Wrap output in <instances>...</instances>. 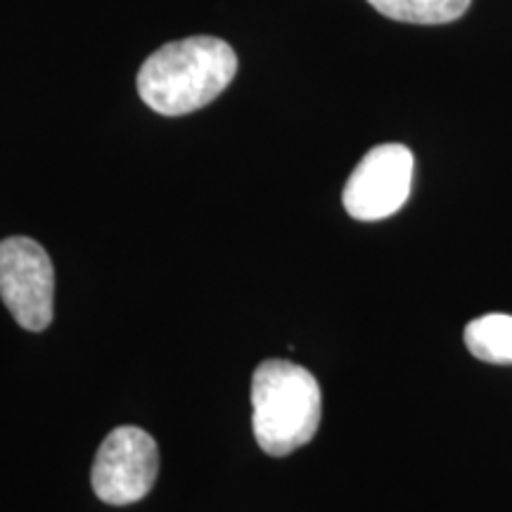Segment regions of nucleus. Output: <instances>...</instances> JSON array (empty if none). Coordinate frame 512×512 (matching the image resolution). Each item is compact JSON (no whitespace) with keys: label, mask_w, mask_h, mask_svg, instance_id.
Returning <instances> with one entry per match:
<instances>
[{"label":"nucleus","mask_w":512,"mask_h":512,"mask_svg":"<svg viewBox=\"0 0 512 512\" xmlns=\"http://www.w3.org/2000/svg\"><path fill=\"white\" fill-rule=\"evenodd\" d=\"M238 74V55L216 36L166 43L143 62L138 93L150 110L183 117L214 102Z\"/></svg>","instance_id":"obj_1"},{"label":"nucleus","mask_w":512,"mask_h":512,"mask_svg":"<svg viewBox=\"0 0 512 512\" xmlns=\"http://www.w3.org/2000/svg\"><path fill=\"white\" fill-rule=\"evenodd\" d=\"M252 430L268 456L283 458L316 437L323 415L320 384L292 361H264L252 377Z\"/></svg>","instance_id":"obj_2"},{"label":"nucleus","mask_w":512,"mask_h":512,"mask_svg":"<svg viewBox=\"0 0 512 512\" xmlns=\"http://www.w3.org/2000/svg\"><path fill=\"white\" fill-rule=\"evenodd\" d=\"M55 271L46 249L36 240L8 238L0 242V299L12 318L29 332L53 323Z\"/></svg>","instance_id":"obj_3"},{"label":"nucleus","mask_w":512,"mask_h":512,"mask_svg":"<svg viewBox=\"0 0 512 512\" xmlns=\"http://www.w3.org/2000/svg\"><path fill=\"white\" fill-rule=\"evenodd\" d=\"M157 472V441L140 427H117L98 448L91 472L93 491L107 505L138 503L152 491Z\"/></svg>","instance_id":"obj_4"},{"label":"nucleus","mask_w":512,"mask_h":512,"mask_svg":"<svg viewBox=\"0 0 512 512\" xmlns=\"http://www.w3.org/2000/svg\"><path fill=\"white\" fill-rule=\"evenodd\" d=\"M413 169V152L406 145L373 147L344 185L342 202L347 214L356 221L389 219L411 197Z\"/></svg>","instance_id":"obj_5"},{"label":"nucleus","mask_w":512,"mask_h":512,"mask_svg":"<svg viewBox=\"0 0 512 512\" xmlns=\"http://www.w3.org/2000/svg\"><path fill=\"white\" fill-rule=\"evenodd\" d=\"M465 347L472 356L496 366H512V316L489 313L465 328Z\"/></svg>","instance_id":"obj_6"},{"label":"nucleus","mask_w":512,"mask_h":512,"mask_svg":"<svg viewBox=\"0 0 512 512\" xmlns=\"http://www.w3.org/2000/svg\"><path fill=\"white\" fill-rule=\"evenodd\" d=\"M380 15L406 24H448L463 17L472 0H368Z\"/></svg>","instance_id":"obj_7"}]
</instances>
